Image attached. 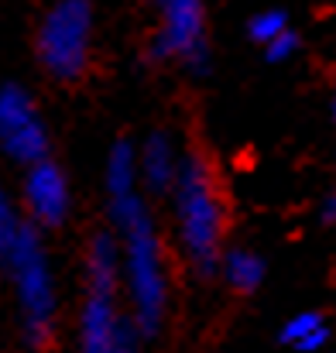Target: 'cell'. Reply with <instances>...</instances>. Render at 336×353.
Instances as JSON below:
<instances>
[{"instance_id":"cell-18","label":"cell","mask_w":336,"mask_h":353,"mask_svg":"<svg viewBox=\"0 0 336 353\" xmlns=\"http://www.w3.org/2000/svg\"><path fill=\"white\" fill-rule=\"evenodd\" d=\"M319 216H323V223H326V227H333V223H336V192H330V196L323 199Z\"/></svg>"},{"instance_id":"cell-5","label":"cell","mask_w":336,"mask_h":353,"mask_svg":"<svg viewBox=\"0 0 336 353\" xmlns=\"http://www.w3.org/2000/svg\"><path fill=\"white\" fill-rule=\"evenodd\" d=\"M161 31L148 45L151 62L179 59L189 76H210L213 55L206 41V10L203 0H161Z\"/></svg>"},{"instance_id":"cell-20","label":"cell","mask_w":336,"mask_h":353,"mask_svg":"<svg viewBox=\"0 0 336 353\" xmlns=\"http://www.w3.org/2000/svg\"><path fill=\"white\" fill-rule=\"evenodd\" d=\"M155 3H161V0H155Z\"/></svg>"},{"instance_id":"cell-15","label":"cell","mask_w":336,"mask_h":353,"mask_svg":"<svg viewBox=\"0 0 336 353\" xmlns=\"http://www.w3.org/2000/svg\"><path fill=\"white\" fill-rule=\"evenodd\" d=\"M21 227H24V223L17 220V210H14V203L7 199V192H3V185H0V268L7 264V257H10L17 236H21Z\"/></svg>"},{"instance_id":"cell-11","label":"cell","mask_w":336,"mask_h":353,"mask_svg":"<svg viewBox=\"0 0 336 353\" xmlns=\"http://www.w3.org/2000/svg\"><path fill=\"white\" fill-rule=\"evenodd\" d=\"M137 179H141V151H134V144H130L127 137L113 141L110 151H107V172H103L107 199L134 196Z\"/></svg>"},{"instance_id":"cell-16","label":"cell","mask_w":336,"mask_h":353,"mask_svg":"<svg viewBox=\"0 0 336 353\" xmlns=\"http://www.w3.org/2000/svg\"><path fill=\"white\" fill-rule=\"evenodd\" d=\"M141 343H144V333H141L137 319H134V316H130V319H123V316H120V323H117V330H113L110 353H130V350H137Z\"/></svg>"},{"instance_id":"cell-14","label":"cell","mask_w":336,"mask_h":353,"mask_svg":"<svg viewBox=\"0 0 336 353\" xmlns=\"http://www.w3.org/2000/svg\"><path fill=\"white\" fill-rule=\"evenodd\" d=\"M288 28V14L281 10V7H268V10H257L250 21H247V34H250V41H257V45H268L275 34H281Z\"/></svg>"},{"instance_id":"cell-6","label":"cell","mask_w":336,"mask_h":353,"mask_svg":"<svg viewBox=\"0 0 336 353\" xmlns=\"http://www.w3.org/2000/svg\"><path fill=\"white\" fill-rule=\"evenodd\" d=\"M48 127L38 114L34 97L17 86L3 83L0 86V154L10 158L14 165H34L48 158Z\"/></svg>"},{"instance_id":"cell-13","label":"cell","mask_w":336,"mask_h":353,"mask_svg":"<svg viewBox=\"0 0 336 353\" xmlns=\"http://www.w3.org/2000/svg\"><path fill=\"white\" fill-rule=\"evenodd\" d=\"M278 343H285V347H292V350H299V353H316L330 343V326H326V319L319 312L309 309V312L292 316L278 330Z\"/></svg>"},{"instance_id":"cell-1","label":"cell","mask_w":336,"mask_h":353,"mask_svg":"<svg viewBox=\"0 0 336 353\" xmlns=\"http://www.w3.org/2000/svg\"><path fill=\"white\" fill-rule=\"evenodd\" d=\"M107 216L123 240V285L134 302V319L144 340H155L165 326L168 305V274L155 220L137 192L123 199H107Z\"/></svg>"},{"instance_id":"cell-19","label":"cell","mask_w":336,"mask_h":353,"mask_svg":"<svg viewBox=\"0 0 336 353\" xmlns=\"http://www.w3.org/2000/svg\"><path fill=\"white\" fill-rule=\"evenodd\" d=\"M333 120H336V90H333Z\"/></svg>"},{"instance_id":"cell-9","label":"cell","mask_w":336,"mask_h":353,"mask_svg":"<svg viewBox=\"0 0 336 353\" xmlns=\"http://www.w3.org/2000/svg\"><path fill=\"white\" fill-rule=\"evenodd\" d=\"M120 316L113 309V295L90 292L79 312V350L83 353H107L113 347V330Z\"/></svg>"},{"instance_id":"cell-7","label":"cell","mask_w":336,"mask_h":353,"mask_svg":"<svg viewBox=\"0 0 336 353\" xmlns=\"http://www.w3.org/2000/svg\"><path fill=\"white\" fill-rule=\"evenodd\" d=\"M24 206H28L31 220L45 230L66 223L69 206H72V192H69L66 172L52 158L28 165V172H24Z\"/></svg>"},{"instance_id":"cell-10","label":"cell","mask_w":336,"mask_h":353,"mask_svg":"<svg viewBox=\"0 0 336 353\" xmlns=\"http://www.w3.org/2000/svg\"><path fill=\"white\" fill-rule=\"evenodd\" d=\"M86 271H90V292H107V295L117 292V285L123 278V240H120V234L100 230L90 240Z\"/></svg>"},{"instance_id":"cell-12","label":"cell","mask_w":336,"mask_h":353,"mask_svg":"<svg viewBox=\"0 0 336 353\" xmlns=\"http://www.w3.org/2000/svg\"><path fill=\"white\" fill-rule=\"evenodd\" d=\"M220 274H224V281L237 295H254L264 285L268 264L250 247H233V250H226L224 261H220Z\"/></svg>"},{"instance_id":"cell-3","label":"cell","mask_w":336,"mask_h":353,"mask_svg":"<svg viewBox=\"0 0 336 353\" xmlns=\"http://www.w3.org/2000/svg\"><path fill=\"white\" fill-rule=\"evenodd\" d=\"M3 268L17 295L21 340L28 350H45L52 343V326H55V278H52V264L38 234V223L21 227V236Z\"/></svg>"},{"instance_id":"cell-8","label":"cell","mask_w":336,"mask_h":353,"mask_svg":"<svg viewBox=\"0 0 336 353\" xmlns=\"http://www.w3.org/2000/svg\"><path fill=\"white\" fill-rule=\"evenodd\" d=\"M179 165H182V158L175 154L172 137L155 130L141 148V179H144L148 192L151 196H172L175 179H179Z\"/></svg>"},{"instance_id":"cell-2","label":"cell","mask_w":336,"mask_h":353,"mask_svg":"<svg viewBox=\"0 0 336 353\" xmlns=\"http://www.w3.org/2000/svg\"><path fill=\"white\" fill-rule=\"evenodd\" d=\"M172 206H175V227L182 254L189 257V268L196 278L210 281L220 274V247H224L226 210L220 196V182L206 154L192 151L179 165V179L172 189Z\"/></svg>"},{"instance_id":"cell-17","label":"cell","mask_w":336,"mask_h":353,"mask_svg":"<svg viewBox=\"0 0 336 353\" xmlns=\"http://www.w3.org/2000/svg\"><path fill=\"white\" fill-rule=\"evenodd\" d=\"M299 45H302V38H299L292 28H285L281 34H275V38L264 45V59H268V62H288V59L299 52Z\"/></svg>"},{"instance_id":"cell-4","label":"cell","mask_w":336,"mask_h":353,"mask_svg":"<svg viewBox=\"0 0 336 353\" xmlns=\"http://www.w3.org/2000/svg\"><path fill=\"white\" fill-rule=\"evenodd\" d=\"M93 45V7L90 0H59L45 10L34 48L41 69L59 83H76L90 65Z\"/></svg>"}]
</instances>
